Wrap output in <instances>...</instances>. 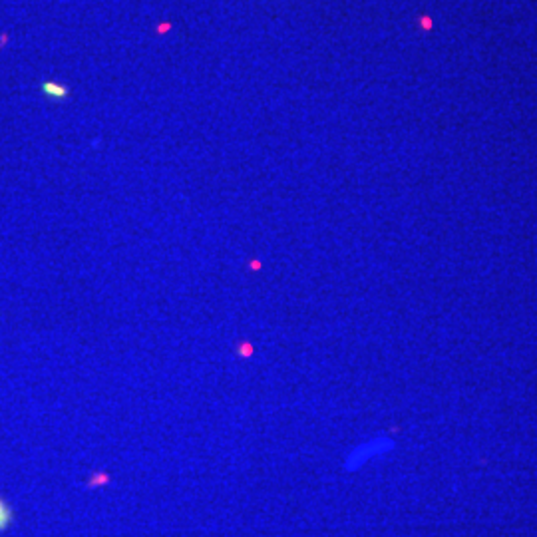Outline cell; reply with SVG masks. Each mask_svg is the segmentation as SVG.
I'll return each instance as SVG.
<instances>
[{"label":"cell","mask_w":537,"mask_h":537,"mask_svg":"<svg viewBox=\"0 0 537 537\" xmlns=\"http://www.w3.org/2000/svg\"><path fill=\"white\" fill-rule=\"evenodd\" d=\"M12 524V510L10 506L0 498V532H4Z\"/></svg>","instance_id":"cell-1"}]
</instances>
